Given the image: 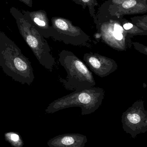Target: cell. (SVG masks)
<instances>
[{
    "mask_svg": "<svg viewBox=\"0 0 147 147\" xmlns=\"http://www.w3.org/2000/svg\"><path fill=\"white\" fill-rule=\"evenodd\" d=\"M0 66L5 74L22 84L34 80L33 67L21 49L4 33H0Z\"/></svg>",
    "mask_w": 147,
    "mask_h": 147,
    "instance_id": "1",
    "label": "cell"
},
{
    "mask_svg": "<svg viewBox=\"0 0 147 147\" xmlns=\"http://www.w3.org/2000/svg\"><path fill=\"white\" fill-rule=\"evenodd\" d=\"M10 12L15 19L21 35L39 63L51 71L55 63V59L52 55L51 48L44 36L19 9L12 7Z\"/></svg>",
    "mask_w": 147,
    "mask_h": 147,
    "instance_id": "2",
    "label": "cell"
},
{
    "mask_svg": "<svg viewBox=\"0 0 147 147\" xmlns=\"http://www.w3.org/2000/svg\"><path fill=\"white\" fill-rule=\"evenodd\" d=\"M105 92L101 87H93L75 91L68 95L53 101L45 110L47 114H53L59 111L79 107L82 115L95 112L102 105Z\"/></svg>",
    "mask_w": 147,
    "mask_h": 147,
    "instance_id": "3",
    "label": "cell"
},
{
    "mask_svg": "<svg viewBox=\"0 0 147 147\" xmlns=\"http://www.w3.org/2000/svg\"><path fill=\"white\" fill-rule=\"evenodd\" d=\"M59 62L67 72L66 78H59L60 82L66 90L75 91L96 85L92 72L73 53L61 51L59 54Z\"/></svg>",
    "mask_w": 147,
    "mask_h": 147,
    "instance_id": "4",
    "label": "cell"
},
{
    "mask_svg": "<svg viewBox=\"0 0 147 147\" xmlns=\"http://www.w3.org/2000/svg\"><path fill=\"white\" fill-rule=\"evenodd\" d=\"M95 23L102 41L108 46L121 51H127L132 47L133 37L124 30L122 19L107 20L97 19Z\"/></svg>",
    "mask_w": 147,
    "mask_h": 147,
    "instance_id": "5",
    "label": "cell"
},
{
    "mask_svg": "<svg viewBox=\"0 0 147 147\" xmlns=\"http://www.w3.org/2000/svg\"><path fill=\"white\" fill-rule=\"evenodd\" d=\"M51 21L54 29L52 38L55 40L76 46L86 45L90 39L89 35L80 27L74 26L70 20L53 17Z\"/></svg>",
    "mask_w": 147,
    "mask_h": 147,
    "instance_id": "6",
    "label": "cell"
},
{
    "mask_svg": "<svg viewBox=\"0 0 147 147\" xmlns=\"http://www.w3.org/2000/svg\"><path fill=\"white\" fill-rule=\"evenodd\" d=\"M123 130L135 138L137 135L147 131V111L144 107V102L139 100L135 102L122 116Z\"/></svg>",
    "mask_w": 147,
    "mask_h": 147,
    "instance_id": "7",
    "label": "cell"
},
{
    "mask_svg": "<svg viewBox=\"0 0 147 147\" xmlns=\"http://www.w3.org/2000/svg\"><path fill=\"white\" fill-rule=\"evenodd\" d=\"M83 60L90 69L101 78L107 77L118 68L117 63L114 59L98 53H85L84 55Z\"/></svg>",
    "mask_w": 147,
    "mask_h": 147,
    "instance_id": "8",
    "label": "cell"
},
{
    "mask_svg": "<svg viewBox=\"0 0 147 147\" xmlns=\"http://www.w3.org/2000/svg\"><path fill=\"white\" fill-rule=\"evenodd\" d=\"M110 16L121 18L127 15L147 13V0H126L121 4L112 3L109 6Z\"/></svg>",
    "mask_w": 147,
    "mask_h": 147,
    "instance_id": "9",
    "label": "cell"
},
{
    "mask_svg": "<svg viewBox=\"0 0 147 147\" xmlns=\"http://www.w3.org/2000/svg\"><path fill=\"white\" fill-rule=\"evenodd\" d=\"M22 13L27 17L35 28L45 38H52L53 28L49 25L46 12L43 10L30 11L22 10Z\"/></svg>",
    "mask_w": 147,
    "mask_h": 147,
    "instance_id": "10",
    "label": "cell"
},
{
    "mask_svg": "<svg viewBox=\"0 0 147 147\" xmlns=\"http://www.w3.org/2000/svg\"><path fill=\"white\" fill-rule=\"evenodd\" d=\"M87 142V137L83 135L68 134L52 138L47 145L49 147H84Z\"/></svg>",
    "mask_w": 147,
    "mask_h": 147,
    "instance_id": "11",
    "label": "cell"
},
{
    "mask_svg": "<svg viewBox=\"0 0 147 147\" xmlns=\"http://www.w3.org/2000/svg\"><path fill=\"white\" fill-rule=\"evenodd\" d=\"M122 21L123 28L130 36L133 37L137 35H147V31L140 29L132 22H129L127 21H123V19H122Z\"/></svg>",
    "mask_w": 147,
    "mask_h": 147,
    "instance_id": "12",
    "label": "cell"
},
{
    "mask_svg": "<svg viewBox=\"0 0 147 147\" xmlns=\"http://www.w3.org/2000/svg\"><path fill=\"white\" fill-rule=\"evenodd\" d=\"M4 138L13 147H22L24 145V142L19 133L7 132L4 134Z\"/></svg>",
    "mask_w": 147,
    "mask_h": 147,
    "instance_id": "13",
    "label": "cell"
},
{
    "mask_svg": "<svg viewBox=\"0 0 147 147\" xmlns=\"http://www.w3.org/2000/svg\"><path fill=\"white\" fill-rule=\"evenodd\" d=\"M76 4L82 5L83 8L85 9L86 7H89L90 14L94 18L95 22L97 20V17L95 15V7L98 5L97 0H72Z\"/></svg>",
    "mask_w": 147,
    "mask_h": 147,
    "instance_id": "14",
    "label": "cell"
},
{
    "mask_svg": "<svg viewBox=\"0 0 147 147\" xmlns=\"http://www.w3.org/2000/svg\"><path fill=\"white\" fill-rule=\"evenodd\" d=\"M132 23L140 29L147 31V15L130 18Z\"/></svg>",
    "mask_w": 147,
    "mask_h": 147,
    "instance_id": "15",
    "label": "cell"
},
{
    "mask_svg": "<svg viewBox=\"0 0 147 147\" xmlns=\"http://www.w3.org/2000/svg\"><path fill=\"white\" fill-rule=\"evenodd\" d=\"M133 45L136 51L147 56V46L136 42H133Z\"/></svg>",
    "mask_w": 147,
    "mask_h": 147,
    "instance_id": "16",
    "label": "cell"
},
{
    "mask_svg": "<svg viewBox=\"0 0 147 147\" xmlns=\"http://www.w3.org/2000/svg\"><path fill=\"white\" fill-rule=\"evenodd\" d=\"M20 1L27 5L28 7H32L33 6V0H19Z\"/></svg>",
    "mask_w": 147,
    "mask_h": 147,
    "instance_id": "17",
    "label": "cell"
},
{
    "mask_svg": "<svg viewBox=\"0 0 147 147\" xmlns=\"http://www.w3.org/2000/svg\"><path fill=\"white\" fill-rule=\"evenodd\" d=\"M114 1V0H112V1Z\"/></svg>",
    "mask_w": 147,
    "mask_h": 147,
    "instance_id": "18",
    "label": "cell"
}]
</instances>
